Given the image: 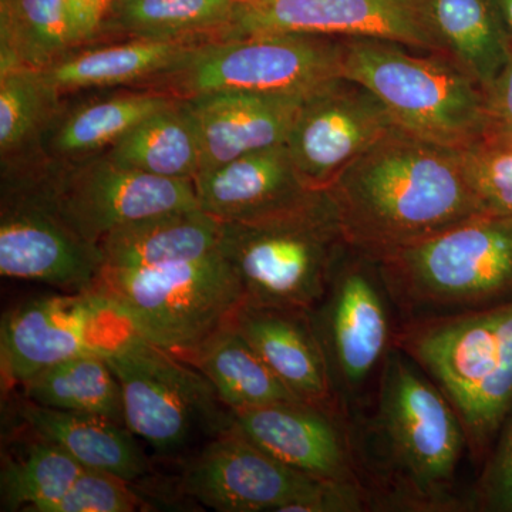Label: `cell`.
Masks as SVG:
<instances>
[{
	"instance_id": "obj_1",
	"label": "cell",
	"mask_w": 512,
	"mask_h": 512,
	"mask_svg": "<svg viewBox=\"0 0 512 512\" xmlns=\"http://www.w3.org/2000/svg\"><path fill=\"white\" fill-rule=\"evenodd\" d=\"M343 238L380 255L485 215L464 151L394 127L326 188Z\"/></svg>"
},
{
	"instance_id": "obj_2",
	"label": "cell",
	"mask_w": 512,
	"mask_h": 512,
	"mask_svg": "<svg viewBox=\"0 0 512 512\" xmlns=\"http://www.w3.org/2000/svg\"><path fill=\"white\" fill-rule=\"evenodd\" d=\"M392 346L447 397L471 453L488 457L512 412V302L406 319Z\"/></svg>"
},
{
	"instance_id": "obj_3",
	"label": "cell",
	"mask_w": 512,
	"mask_h": 512,
	"mask_svg": "<svg viewBox=\"0 0 512 512\" xmlns=\"http://www.w3.org/2000/svg\"><path fill=\"white\" fill-rule=\"evenodd\" d=\"M340 40L342 76L376 94L400 130L460 150L488 136L485 90L447 53L365 37Z\"/></svg>"
},
{
	"instance_id": "obj_4",
	"label": "cell",
	"mask_w": 512,
	"mask_h": 512,
	"mask_svg": "<svg viewBox=\"0 0 512 512\" xmlns=\"http://www.w3.org/2000/svg\"><path fill=\"white\" fill-rule=\"evenodd\" d=\"M375 256L390 302L406 319L512 302V217L481 215Z\"/></svg>"
},
{
	"instance_id": "obj_5",
	"label": "cell",
	"mask_w": 512,
	"mask_h": 512,
	"mask_svg": "<svg viewBox=\"0 0 512 512\" xmlns=\"http://www.w3.org/2000/svg\"><path fill=\"white\" fill-rule=\"evenodd\" d=\"M343 244L326 190L312 192L288 210L221 225V254L237 272L251 305L315 311L328 292Z\"/></svg>"
},
{
	"instance_id": "obj_6",
	"label": "cell",
	"mask_w": 512,
	"mask_h": 512,
	"mask_svg": "<svg viewBox=\"0 0 512 512\" xmlns=\"http://www.w3.org/2000/svg\"><path fill=\"white\" fill-rule=\"evenodd\" d=\"M375 434L387 477L404 503L450 510L466 431L437 384L396 348L383 360Z\"/></svg>"
},
{
	"instance_id": "obj_7",
	"label": "cell",
	"mask_w": 512,
	"mask_h": 512,
	"mask_svg": "<svg viewBox=\"0 0 512 512\" xmlns=\"http://www.w3.org/2000/svg\"><path fill=\"white\" fill-rule=\"evenodd\" d=\"M97 288L134 333L181 359L200 348L245 302L237 272L221 251L157 268L103 269Z\"/></svg>"
},
{
	"instance_id": "obj_8",
	"label": "cell",
	"mask_w": 512,
	"mask_h": 512,
	"mask_svg": "<svg viewBox=\"0 0 512 512\" xmlns=\"http://www.w3.org/2000/svg\"><path fill=\"white\" fill-rule=\"evenodd\" d=\"M3 188L29 192L97 245L131 222L200 207L194 181L141 173L117 164L106 151L80 160H39L3 175Z\"/></svg>"
},
{
	"instance_id": "obj_9",
	"label": "cell",
	"mask_w": 512,
	"mask_h": 512,
	"mask_svg": "<svg viewBox=\"0 0 512 512\" xmlns=\"http://www.w3.org/2000/svg\"><path fill=\"white\" fill-rule=\"evenodd\" d=\"M342 40L271 33L211 40L191 47L177 66L144 89L177 99L214 92L306 96L342 76Z\"/></svg>"
},
{
	"instance_id": "obj_10",
	"label": "cell",
	"mask_w": 512,
	"mask_h": 512,
	"mask_svg": "<svg viewBox=\"0 0 512 512\" xmlns=\"http://www.w3.org/2000/svg\"><path fill=\"white\" fill-rule=\"evenodd\" d=\"M181 490L220 512L362 511L357 485L332 484L303 474L228 427L185 468Z\"/></svg>"
},
{
	"instance_id": "obj_11",
	"label": "cell",
	"mask_w": 512,
	"mask_h": 512,
	"mask_svg": "<svg viewBox=\"0 0 512 512\" xmlns=\"http://www.w3.org/2000/svg\"><path fill=\"white\" fill-rule=\"evenodd\" d=\"M104 357L119 379L127 429L158 453L181 450L200 431L228 429L214 387L181 357L134 332Z\"/></svg>"
},
{
	"instance_id": "obj_12",
	"label": "cell",
	"mask_w": 512,
	"mask_h": 512,
	"mask_svg": "<svg viewBox=\"0 0 512 512\" xmlns=\"http://www.w3.org/2000/svg\"><path fill=\"white\" fill-rule=\"evenodd\" d=\"M133 332L101 289L39 296L3 315L0 365L9 384L82 355H106Z\"/></svg>"
},
{
	"instance_id": "obj_13",
	"label": "cell",
	"mask_w": 512,
	"mask_h": 512,
	"mask_svg": "<svg viewBox=\"0 0 512 512\" xmlns=\"http://www.w3.org/2000/svg\"><path fill=\"white\" fill-rule=\"evenodd\" d=\"M387 299L376 256L345 241L318 318L311 313L336 393L362 387L389 353L394 333Z\"/></svg>"
},
{
	"instance_id": "obj_14",
	"label": "cell",
	"mask_w": 512,
	"mask_h": 512,
	"mask_svg": "<svg viewBox=\"0 0 512 512\" xmlns=\"http://www.w3.org/2000/svg\"><path fill=\"white\" fill-rule=\"evenodd\" d=\"M271 33L365 37L448 55L430 0H265L239 5L227 39Z\"/></svg>"
},
{
	"instance_id": "obj_15",
	"label": "cell",
	"mask_w": 512,
	"mask_h": 512,
	"mask_svg": "<svg viewBox=\"0 0 512 512\" xmlns=\"http://www.w3.org/2000/svg\"><path fill=\"white\" fill-rule=\"evenodd\" d=\"M394 127L376 94L338 76L303 97L285 144L306 185L326 190Z\"/></svg>"
},
{
	"instance_id": "obj_16",
	"label": "cell",
	"mask_w": 512,
	"mask_h": 512,
	"mask_svg": "<svg viewBox=\"0 0 512 512\" xmlns=\"http://www.w3.org/2000/svg\"><path fill=\"white\" fill-rule=\"evenodd\" d=\"M104 269L100 245L77 234L29 192L3 188L0 274L63 292L97 288Z\"/></svg>"
},
{
	"instance_id": "obj_17",
	"label": "cell",
	"mask_w": 512,
	"mask_h": 512,
	"mask_svg": "<svg viewBox=\"0 0 512 512\" xmlns=\"http://www.w3.org/2000/svg\"><path fill=\"white\" fill-rule=\"evenodd\" d=\"M229 427L303 474L360 487L345 439L332 414L318 406L285 402L237 410Z\"/></svg>"
},
{
	"instance_id": "obj_18",
	"label": "cell",
	"mask_w": 512,
	"mask_h": 512,
	"mask_svg": "<svg viewBox=\"0 0 512 512\" xmlns=\"http://www.w3.org/2000/svg\"><path fill=\"white\" fill-rule=\"evenodd\" d=\"M232 322L298 399L335 410V384L311 312L244 302Z\"/></svg>"
},
{
	"instance_id": "obj_19",
	"label": "cell",
	"mask_w": 512,
	"mask_h": 512,
	"mask_svg": "<svg viewBox=\"0 0 512 512\" xmlns=\"http://www.w3.org/2000/svg\"><path fill=\"white\" fill-rule=\"evenodd\" d=\"M303 97L214 92L184 99L200 136V173L284 144Z\"/></svg>"
},
{
	"instance_id": "obj_20",
	"label": "cell",
	"mask_w": 512,
	"mask_h": 512,
	"mask_svg": "<svg viewBox=\"0 0 512 512\" xmlns=\"http://www.w3.org/2000/svg\"><path fill=\"white\" fill-rule=\"evenodd\" d=\"M198 204L221 222L249 221L288 210L315 188L296 171L286 144L235 158L194 178Z\"/></svg>"
},
{
	"instance_id": "obj_21",
	"label": "cell",
	"mask_w": 512,
	"mask_h": 512,
	"mask_svg": "<svg viewBox=\"0 0 512 512\" xmlns=\"http://www.w3.org/2000/svg\"><path fill=\"white\" fill-rule=\"evenodd\" d=\"M221 225L200 207L131 222L101 239L104 269L136 271L215 254L220 251Z\"/></svg>"
},
{
	"instance_id": "obj_22",
	"label": "cell",
	"mask_w": 512,
	"mask_h": 512,
	"mask_svg": "<svg viewBox=\"0 0 512 512\" xmlns=\"http://www.w3.org/2000/svg\"><path fill=\"white\" fill-rule=\"evenodd\" d=\"M20 417L35 436L56 444L83 468L111 474L130 484L147 474V458L124 424L30 402L23 404Z\"/></svg>"
},
{
	"instance_id": "obj_23",
	"label": "cell",
	"mask_w": 512,
	"mask_h": 512,
	"mask_svg": "<svg viewBox=\"0 0 512 512\" xmlns=\"http://www.w3.org/2000/svg\"><path fill=\"white\" fill-rule=\"evenodd\" d=\"M177 97L144 89L87 101L63 113L57 111L39 143L43 160H80L104 153L124 134L151 114L170 106Z\"/></svg>"
},
{
	"instance_id": "obj_24",
	"label": "cell",
	"mask_w": 512,
	"mask_h": 512,
	"mask_svg": "<svg viewBox=\"0 0 512 512\" xmlns=\"http://www.w3.org/2000/svg\"><path fill=\"white\" fill-rule=\"evenodd\" d=\"M195 45L200 43L134 37L130 42L116 45L73 50L42 72L60 96L126 84L146 86L170 72Z\"/></svg>"
},
{
	"instance_id": "obj_25",
	"label": "cell",
	"mask_w": 512,
	"mask_h": 512,
	"mask_svg": "<svg viewBox=\"0 0 512 512\" xmlns=\"http://www.w3.org/2000/svg\"><path fill=\"white\" fill-rule=\"evenodd\" d=\"M184 360L207 377L231 412L302 402L266 366L232 319Z\"/></svg>"
},
{
	"instance_id": "obj_26",
	"label": "cell",
	"mask_w": 512,
	"mask_h": 512,
	"mask_svg": "<svg viewBox=\"0 0 512 512\" xmlns=\"http://www.w3.org/2000/svg\"><path fill=\"white\" fill-rule=\"evenodd\" d=\"M448 55L485 92L512 59V36L500 0H430Z\"/></svg>"
},
{
	"instance_id": "obj_27",
	"label": "cell",
	"mask_w": 512,
	"mask_h": 512,
	"mask_svg": "<svg viewBox=\"0 0 512 512\" xmlns=\"http://www.w3.org/2000/svg\"><path fill=\"white\" fill-rule=\"evenodd\" d=\"M127 168L173 180H192L201 170L197 123L184 99L151 114L106 151Z\"/></svg>"
},
{
	"instance_id": "obj_28",
	"label": "cell",
	"mask_w": 512,
	"mask_h": 512,
	"mask_svg": "<svg viewBox=\"0 0 512 512\" xmlns=\"http://www.w3.org/2000/svg\"><path fill=\"white\" fill-rule=\"evenodd\" d=\"M76 49L67 0H2L0 72L43 70Z\"/></svg>"
},
{
	"instance_id": "obj_29",
	"label": "cell",
	"mask_w": 512,
	"mask_h": 512,
	"mask_svg": "<svg viewBox=\"0 0 512 512\" xmlns=\"http://www.w3.org/2000/svg\"><path fill=\"white\" fill-rule=\"evenodd\" d=\"M238 9L235 0H127L111 22L141 39L205 43L227 39Z\"/></svg>"
},
{
	"instance_id": "obj_30",
	"label": "cell",
	"mask_w": 512,
	"mask_h": 512,
	"mask_svg": "<svg viewBox=\"0 0 512 512\" xmlns=\"http://www.w3.org/2000/svg\"><path fill=\"white\" fill-rule=\"evenodd\" d=\"M26 402L124 424L119 379L104 355H82L37 373L20 386Z\"/></svg>"
},
{
	"instance_id": "obj_31",
	"label": "cell",
	"mask_w": 512,
	"mask_h": 512,
	"mask_svg": "<svg viewBox=\"0 0 512 512\" xmlns=\"http://www.w3.org/2000/svg\"><path fill=\"white\" fill-rule=\"evenodd\" d=\"M60 94L39 69L18 67L0 72V154L3 168L39 148L40 138L55 119Z\"/></svg>"
},
{
	"instance_id": "obj_32",
	"label": "cell",
	"mask_w": 512,
	"mask_h": 512,
	"mask_svg": "<svg viewBox=\"0 0 512 512\" xmlns=\"http://www.w3.org/2000/svg\"><path fill=\"white\" fill-rule=\"evenodd\" d=\"M36 437L22 456L8 461L0 476L5 511L49 512L83 467L56 444Z\"/></svg>"
},
{
	"instance_id": "obj_33",
	"label": "cell",
	"mask_w": 512,
	"mask_h": 512,
	"mask_svg": "<svg viewBox=\"0 0 512 512\" xmlns=\"http://www.w3.org/2000/svg\"><path fill=\"white\" fill-rule=\"evenodd\" d=\"M463 151L481 210L485 215L512 217V138L488 134Z\"/></svg>"
},
{
	"instance_id": "obj_34",
	"label": "cell",
	"mask_w": 512,
	"mask_h": 512,
	"mask_svg": "<svg viewBox=\"0 0 512 512\" xmlns=\"http://www.w3.org/2000/svg\"><path fill=\"white\" fill-rule=\"evenodd\" d=\"M140 505L131 484L111 474L83 468L49 512H133Z\"/></svg>"
},
{
	"instance_id": "obj_35",
	"label": "cell",
	"mask_w": 512,
	"mask_h": 512,
	"mask_svg": "<svg viewBox=\"0 0 512 512\" xmlns=\"http://www.w3.org/2000/svg\"><path fill=\"white\" fill-rule=\"evenodd\" d=\"M474 497L478 510L512 512V412L485 460Z\"/></svg>"
},
{
	"instance_id": "obj_36",
	"label": "cell",
	"mask_w": 512,
	"mask_h": 512,
	"mask_svg": "<svg viewBox=\"0 0 512 512\" xmlns=\"http://www.w3.org/2000/svg\"><path fill=\"white\" fill-rule=\"evenodd\" d=\"M487 114L491 136L512 138V59L488 87Z\"/></svg>"
},
{
	"instance_id": "obj_37",
	"label": "cell",
	"mask_w": 512,
	"mask_h": 512,
	"mask_svg": "<svg viewBox=\"0 0 512 512\" xmlns=\"http://www.w3.org/2000/svg\"><path fill=\"white\" fill-rule=\"evenodd\" d=\"M79 47L96 39L113 15L114 0H67Z\"/></svg>"
},
{
	"instance_id": "obj_38",
	"label": "cell",
	"mask_w": 512,
	"mask_h": 512,
	"mask_svg": "<svg viewBox=\"0 0 512 512\" xmlns=\"http://www.w3.org/2000/svg\"><path fill=\"white\" fill-rule=\"evenodd\" d=\"M501 9H503L505 22L512 36V0H500Z\"/></svg>"
},
{
	"instance_id": "obj_39",
	"label": "cell",
	"mask_w": 512,
	"mask_h": 512,
	"mask_svg": "<svg viewBox=\"0 0 512 512\" xmlns=\"http://www.w3.org/2000/svg\"><path fill=\"white\" fill-rule=\"evenodd\" d=\"M239 5H258V3L265 2V0H235Z\"/></svg>"
},
{
	"instance_id": "obj_40",
	"label": "cell",
	"mask_w": 512,
	"mask_h": 512,
	"mask_svg": "<svg viewBox=\"0 0 512 512\" xmlns=\"http://www.w3.org/2000/svg\"><path fill=\"white\" fill-rule=\"evenodd\" d=\"M123 2H127V0H114V6L120 5V3H123Z\"/></svg>"
}]
</instances>
